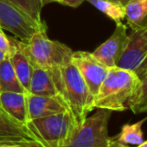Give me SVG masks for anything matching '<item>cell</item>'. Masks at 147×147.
<instances>
[{"label": "cell", "instance_id": "22", "mask_svg": "<svg viewBox=\"0 0 147 147\" xmlns=\"http://www.w3.org/2000/svg\"><path fill=\"white\" fill-rule=\"evenodd\" d=\"M0 49L3 50L4 52H6L8 54L10 49V42L9 38L6 36V34L4 33L3 29L0 27Z\"/></svg>", "mask_w": 147, "mask_h": 147}, {"label": "cell", "instance_id": "19", "mask_svg": "<svg viewBox=\"0 0 147 147\" xmlns=\"http://www.w3.org/2000/svg\"><path fill=\"white\" fill-rule=\"evenodd\" d=\"M146 119L138 121L133 124H124L117 136V140L123 144H132V145H139L144 141L142 125Z\"/></svg>", "mask_w": 147, "mask_h": 147}, {"label": "cell", "instance_id": "26", "mask_svg": "<svg viewBox=\"0 0 147 147\" xmlns=\"http://www.w3.org/2000/svg\"><path fill=\"white\" fill-rule=\"evenodd\" d=\"M137 147H147V140L146 141H143L141 144H139V145H137Z\"/></svg>", "mask_w": 147, "mask_h": 147}, {"label": "cell", "instance_id": "2", "mask_svg": "<svg viewBox=\"0 0 147 147\" xmlns=\"http://www.w3.org/2000/svg\"><path fill=\"white\" fill-rule=\"evenodd\" d=\"M140 83L135 72L120 67L109 68L98 93L93 99V107L110 111H124Z\"/></svg>", "mask_w": 147, "mask_h": 147}, {"label": "cell", "instance_id": "21", "mask_svg": "<svg viewBox=\"0 0 147 147\" xmlns=\"http://www.w3.org/2000/svg\"><path fill=\"white\" fill-rule=\"evenodd\" d=\"M42 2V5L45 6L49 3H58L64 6H69V7L77 8L83 3L85 0H40Z\"/></svg>", "mask_w": 147, "mask_h": 147}, {"label": "cell", "instance_id": "13", "mask_svg": "<svg viewBox=\"0 0 147 147\" xmlns=\"http://www.w3.org/2000/svg\"><path fill=\"white\" fill-rule=\"evenodd\" d=\"M27 92H0V106L9 116L22 124L28 122Z\"/></svg>", "mask_w": 147, "mask_h": 147}, {"label": "cell", "instance_id": "10", "mask_svg": "<svg viewBox=\"0 0 147 147\" xmlns=\"http://www.w3.org/2000/svg\"><path fill=\"white\" fill-rule=\"evenodd\" d=\"M127 36V25L123 22L117 23L112 35L92 52L93 56L106 67H116Z\"/></svg>", "mask_w": 147, "mask_h": 147}, {"label": "cell", "instance_id": "28", "mask_svg": "<svg viewBox=\"0 0 147 147\" xmlns=\"http://www.w3.org/2000/svg\"><path fill=\"white\" fill-rule=\"evenodd\" d=\"M115 1H119V2H121L122 4H125L126 2H128L129 0H115Z\"/></svg>", "mask_w": 147, "mask_h": 147}, {"label": "cell", "instance_id": "1", "mask_svg": "<svg viewBox=\"0 0 147 147\" xmlns=\"http://www.w3.org/2000/svg\"><path fill=\"white\" fill-rule=\"evenodd\" d=\"M51 71L54 75L60 96L65 101L78 125L94 109V97L90 93L83 77L72 61Z\"/></svg>", "mask_w": 147, "mask_h": 147}, {"label": "cell", "instance_id": "29", "mask_svg": "<svg viewBox=\"0 0 147 147\" xmlns=\"http://www.w3.org/2000/svg\"><path fill=\"white\" fill-rule=\"evenodd\" d=\"M146 23H147V22H146Z\"/></svg>", "mask_w": 147, "mask_h": 147}, {"label": "cell", "instance_id": "11", "mask_svg": "<svg viewBox=\"0 0 147 147\" xmlns=\"http://www.w3.org/2000/svg\"><path fill=\"white\" fill-rule=\"evenodd\" d=\"M28 121L69 110L61 96H43L26 93Z\"/></svg>", "mask_w": 147, "mask_h": 147}, {"label": "cell", "instance_id": "24", "mask_svg": "<svg viewBox=\"0 0 147 147\" xmlns=\"http://www.w3.org/2000/svg\"><path fill=\"white\" fill-rule=\"evenodd\" d=\"M7 53L6 52H4L3 50H1L0 49V62H2L3 60H5L6 58H7Z\"/></svg>", "mask_w": 147, "mask_h": 147}, {"label": "cell", "instance_id": "3", "mask_svg": "<svg viewBox=\"0 0 147 147\" xmlns=\"http://www.w3.org/2000/svg\"><path fill=\"white\" fill-rule=\"evenodd\" d=\"M47 26L40 28L31 36L27 42L20 40L23 51L32 63L33 67L44 69H58L71 61L73 50L67 45L47 36Z\"/></svg>", "mask_w": 147, "mask_h": 147}, {"label": "cell", "instance_id": "25", "mask_svg": "<svg viewBox=\"0 0 147 147\" xmlns=\"http://www.w3.org/2000/svg\"><path fill=\"white\" fill-rule=\"evenodd\" d=\"M146 68H147V60H146V62H145V63H144V65H143V66H142V67H141V68H140V70H139V71H138L137 75H138V76H139V75H140V74H141V73H142V72H143V71H144V70H145V69H146Z\"/></svg>", "mask_w": 147, "mask_h": 147}, {"label": "cell", "instance_id": "14", "mask_svg": "<svg viewBox=\"0 0 147 147\" xmlns=\"http://www.w3.org/2000/svg\"><path fill=\"white\" fill-rule=\"evenodd\" d=\"M28 92L43 96H60L52 71L40 67H33Z\"/></svg>", "mask_w": 147, "mask_h": 147}, {"label": "cell", "instance_id": "9", "mask_svg": "<svg viewBox=\"0 0 147 147\" xmlns=\"http://www.w3.org/2000/svg\"><path fill=\"white\" fill-rule=\"evenodd\" d=\"M71 61L83 77L90 93L95 97L108 73L109 68L87 51H73Z\"/></svg>", "mask_w": 147, "mask_h": 147}, {"label": "cell", "instance_id": "15", "mask_svg": "<svg viewBox=\"0 0 147 147\" xmlns=\"http://www.w3.org/2000/svg\"><path fill=\"white\" fill-rule=\"evenodd\" d=\"M26 92L18 80L8 57L0 62V92Z\"/></svg>", "mask_w": 147, "mask_h": 147}, {"label": "cell", "instance_id": "16", "mask_svg": "<svg viewBox=\"0 0 147 147\" xmlns=\"http://www.w3.org/2000/svg\"><path fill=\"white\" fill-rule=\"evenodd\" d=\"M125 6V19L131 29L141 25L147 18V0H129Z\"/></svg>", "mask_w": 147, "mask_h": 147}, {"label": "cell", "instance_id": "17", "mask_svg": "<svg viewBox=\"0 0 147 147\" xmlns=\"http://www.w3.org/2000/svg\"><path fill=\"white\" fill-rule=\"evenodd\" d=\"M95 8L109 17L115 23H120L125 19V6L115 0H85Z\"/></svg>", "mask_w": 147, "mask_h": 147}, {"label": "cell", "instance_id": "6", "mask_svg": "<svg viewBox=\"0 0 147 147\" xmlns=\"http://www.w3.org/2000/svg\"><path fill=\"white\" fill-rule=\"evenodd\" d=\"M0 27L12 33L15 38L27 42L37 30L46 27V24L35 21L14 4L0 0Z\"/></svg>", "mask_w": 147, "mask_h": 147}, {"label": "cell", "instance_id": "12", "mask_svg": "<svg viewBox=\"0 0 147 147\" xmlns=\"http://www.w3.org/2000/svg\"><path fill=\"white\" fill-rule=\"evenodd\" d=\"M10 42V49L7 56L14 69L18 80L23 86V88L28 92L29 89V83L33 71V65L31 61L23 51L20 40L15 37H8Z\"/></svg>", "mask_w": 147, "mask_h": 147}, {"label": "cell", "instance_id": "5", "mask_svg": "<svg viewBox=\"0 0 147 147\" xmlns=\"http://www.w3.org/2000/svg\"><path fill=\"white\" fill-rule=\"evenodd\" d=\"M111 112L108 109L96 108L91 116L76 126L65 147H107L111 140L108 133Z\"/></svg>", "mask_w": 147, "mask_h": 147}, {"label": "cell", "instance_id": "4", "mask_svg": "<svg viewBox=\"0 0 147 147\" xmlns=\"http://www.w3.org/2000/svg\"><path fill=\"white\" fill-rule=\"evenodd\" d=\"M26 125L44 147H65L77 126V122L71 112L66 110L29 120Z\"/></svg>", "mask_w": 147, "mask_h": 147}, {"label": "cell", "instance_id": "8", "mask_svg": "<svg viewBox=\"0 0 147 147\" xmlns=\"http://www.w3.org/2000/svg\"><path fill=\"white\" fill-rule=\"evenodd\" d=\"M0 145L44 147L27 125L14 120L0 106Z\"/></svg>", "mask_w": 147, "mask_h": 147}, {"label": "cell", "instance_id": "27", "mask_svg": "<svg viewBox=\"0 0 147 147\" xmlns=\"http://www.w3.org/2000/svg\"><path fill=\"white\" fill-rule=\"evenodd\" d=\"M0 147H24L20 145H0Z\"/></svg>", "mask_w": 147, "mask_h": 147}, {"label": "cell", "instance_id": "7", "mask_svg": "<svg viewBox=\"0 0 147 147\" xmlns=\"http://www.w3.org/2000/svg\"><path fill=\"white\" fill-rule=\"evenodd\" d=\"M147 60V23L132 29L127 36L117 67L135 72L136 74Z\"/></svg>", "mask_w": 147, "mask_h": 147}, {"label": "cell", "instance_id": "23", "mask_svg": "<svg viewBox=\"0 0 147 147\" xmlns=\"http://www.w3.org/2000/svg\"><path fill=\"white\" fill-rule=\"evenodd\" d=\"M107 147H130V146L121 143V142H119L117 139H112V138H111V140L109 141Z\"/></svg>", "mask_w": 147, "mask_h": 147}, {"label": "cell", "instance_id": "18", "mask_svg": "<svg viewBox=\"0 0 147 147\" xmlns=\"http://www.w3.org/2000/svg\"><path fill=\"white\" fill-rule=\"evenodd\" d=\"M139 78V86L128 102V108L135 114L147 112V68L140 74Z\"/></svg>", "mask_w": 147, "mask_h": 147}, {"label": "cell", "instance_id": "20", "mask_svg": "<svg viewBox=\"0 0 147 147\" xmlns=\"http://www.w3.org/2000/svg\"><path fill=\"white\" fill-rule=\"evenodd\" d=\"M5 1L10 2L21 10H23L35 21L39 23L44 22L41 18V11H42L43 5L40 0H5Z\"/></svg>", "mask_w": 147, "mask_h": 147}]
</instances>
